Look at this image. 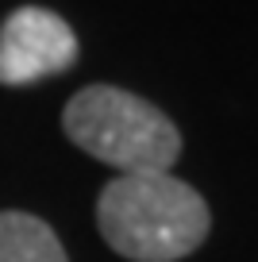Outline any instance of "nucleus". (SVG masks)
<instances>
[{
	"label": "nucleus",
	"mask_w": 258,
	"mask_h": 262,
	"mask_svg": "<svg viewBox=\"0 0 258 262\" xmlns=\"http://www.w3.org/2000/svg\"><path fill=\"white\" fill-rule=\"evenodd\" d=\"M77 35L50 8H16L0 24V85H35L77 62Z\"/></svg>",
	"instance_id": "obj_3"
},
{
	"label": "nucleus",
	"mask_w": 258,
	"mask_h": 262,
	"mask_svg": "<svg viewBox=\"0 0 258 262\" xmlns=\"http://www.w3.org/2000/svg\"><path fill=\"white\" fill-rule=\"evenodd\" d=\"M73 147L120 173H169L181 155V135L162 108L116 85H89L73 93L62 112Z\"/></svg>",
	"instance_id": "obj_2"
},
{
	"label": "nucleus",
	"mask_w": 258,
	"mask_h": 262,
	"mask_svg": "<svg viewBox=\"0 0 258 262\" xmlns=\"http://www.w3.org/2000/svg\"><path fill=\"white\" fill-rule=\"evenodd\" d=\"M0 262H70L54 228L31 212H0Z\"/></svg>",
	"instance_id": "obj_4"
},
{
	"label": "nucleus",
	"mask_w": 258,
	"mask_h": 262,
	"mask_svg": "<svg viewBox=\"0 0 258 262\" xmlns=\"http://www.w3.org/2000/svg\"><path fill=\"white\" fill-rule=\"evenodd\" d=\"M97 228L131 262H178L204 243V196L174 173H116L97 201Z\"/></svg>",
	"instance_id": "obj_1"
}]
</instances>
